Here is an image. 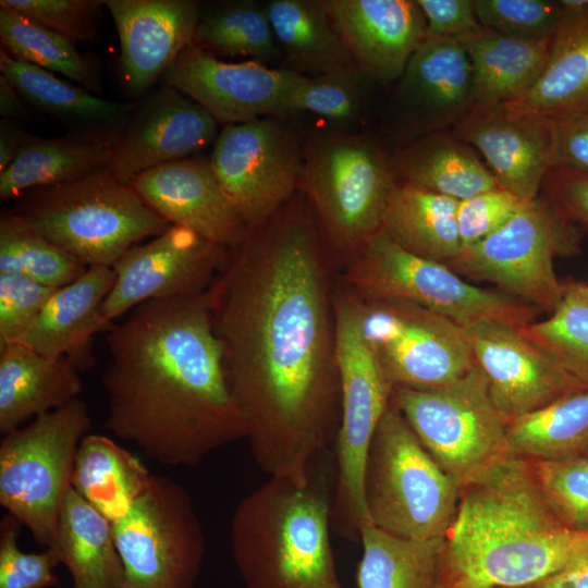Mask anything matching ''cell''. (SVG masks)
Wrapping results in <instances>:
<instances>
[{"instance_id": "cell-35", "label": "cell", "mask_w": 588, "mask_h": 588, "mask_svg": "<svg viewBox=\"0 0 588 588\" xmlns=\"http://www.w3.org/2000/svg\"><path fill=\"white\" fill-rule=\"evenodd\" d=\"M264 5L290 70L313 76L354 66L322 0H269Z\"/></svg>"}, {"instance_id": "cell-36", "label": "cell", "mask_w": 588, "mask_h": 588, "mask_svg": "<svg viewBox=\"0 0 588 588\" xmlns=\"http://www.w3.org/2000/svg\"><path fill=\"white\" fill-rule=\"evenodd\" d=\"M359 542L358 588H438L444 538L407 539L367 524L360 529Z\"/></svg>"}, {"instance_id": "cell-21", "label": "cell", "mask_w": 588, "mask_h": 588, "mask_svg": "<svg viewBox=\"0 0 588 588\" xmlns=\"http://www.w3.org/2000/svg\"><path fill=\"white\" fill-rule=\"evenodd\" d=\"M475 103L473 66L457 39L426 37L396 82L404 135L419 137L454 125Z\"/></svg>"}, {"instance_id": "cell-32", "label": "cell", "mask_w": 588, "mask_h": 588, "mask_svg": "<svg viewBox=\"0 0 588 588\" xmlns=\"http://www.w3.org/2000/svg\"><path fill=\"white\" fill-rule=\"evenodd\" d=\"M458 200L401 182L384 210L382 230L406 250L439 262L461 253L456 211Z\"/></svg>"}, {"instance_id": "cell-49", "label": "cell", "mask_w": 588, "mask_h": 588, "mask_svg": "<svg viewBox=\"0 0 588 588\" xmlns=\"http://www.w3.org/2000/svg\"><path fill=\"white\" fill-rule=\"evenodd\" d=\"M427 27L426 37L463 40L481 28L474 0H416Z\"/></svg>"}, {"instance_id": "cell-1", "label": "cell", "mask_w": 588, "mask_h": 588, "mask_svg": "<svg viewBox=\"0 0 588 588\" xmlns=\"http://www.w3.org/2000/svg\"><path fill=\"white\" fill-rule=\"evenodd\" d=\"M332 264L297 192L230 248L209 306L231 395L257 466L304 483L341 414Z\"/></svg>"}, {"instance_id": "cell-43", "label": "cell", "mask_w": 588, "mask_h": 588, "mask_svg": "<svg viewBox=\"0 0 588 588\" xmlns=\"http://www.w3.org/2000/svg\"><path fill=\"white\" fill-rule=\"evenodd\" d=\"M527 460L540 492L562 525L588 534V455Z\"/></svg>"}, {"instance_id": "cell-38", "label": "cell", "mask_w": 588, "mask_h": 588, "mask_svg": "<svg viewBox=\"0 0 588 588\" xmlns=\"http://www.w3.org/2000/svg\"><path fill=\"white\" fill-rule=\"evenodd\" d=\"M509 448L526 458L588 454V389L567 394L507 424Z\"/></svg>"}, {"instance_id": "cell-12", "label": "cell", "mask_w": 588, "mask_h": 588, "mask_svg": "<svg viewBox=\"0 0 588 588\" xmlns=\"http://www.w3.org/2000/svg\"><path fill=\"white\" fill-rule=\"evenodd\" d=\"M112 529L124 571L121 588H195L206 538L193 501L179 482L152 474Z\"/></svg>"}, {"instance_id": "cell-19", "label": "cell", "mask_w": 588, "mask_h": 588, "mask_svg": "<svg viewBox=\"0 0 588 588\" xmlns=\"http://www.w3.org/2000/svg\"><path fill=\"white\" fill-rule=\"evenodd\" d=\"M453 134L479 151L501 187L524 203L539 196L556 164V121L506 103L476 105Z\"/></svg>"}, {"instance_id": "cell-13", "label": "cell", "mask_w": 588, "mask_h": 588, "mask_svg": "<svg viewBox=\"0 0 588 588\" xmlns=\"http://www.w3.org/2000/svg\"><path fill=\"white\" fill-rule=\"evenodd\" d=\"M578 229L548 197L525 203L499 230L461 250L453 260L464 272L495 283L516 299L553 313L565 286L554 258L578 249Z\"/></svg>"}, {"instance_id": "cell-47", "label": "cell", "mask_w": 588, "mask_h": 588, "mask_svg": "<svg viewBox=\"0 0 588 588\" xmlns=\"http://www.w3.org/2000/svg\"><path fill=\"white\" fill-rule=\"evenodd\" d=\"M54 290L23 274L0 272V346L21 342Z\"/></svg>"}, {"instance_id": "cell-26", "label": "cell", "mask_w": 588, "mask_h": 588, "mask_svg": "<svg viewBox=\"0 0 588 588\" xmlns=\"http://www.w3.org/2000/svg\"><path fill=\"white\" fill-rule=\"evenodd\" d=\"M0 71L30 106L71 127L73 135L117 144L136 105L100 98L79 85L0 51Z\"/></svg>"}, {"instance_id": "cell-14", "label": "cell", "mask_w": 588, "mask_h": 588, "mask_svg": "<svg viewBox=\"0 0 588 588\" xmlns=\"http://www.w3.org/2000/svg\"><path fill=\"white\" fill-rule=\"evenodd\" d=\"M360 324L392 390L441 388L475 365L463 328L420 306L363 302Z\"/></svg>"}, {"instance_id": "cell-30", "label": "cell", "mask_w": 588, "mask_h": 588, "mask_svg": "<svg viewBox=\"0 0 588 588\" xmlns=\"http://www.w3.org/2000/svg\"><path fill=\"white\" fill-rule=\"evenodd\" d=\"M392 164L402 182L458 201L501 187L471 146L442 131L417 137Z\"/></svg>"}, {"instance_id": "cell-18", "label": "cell", "mask_w": 588, "mask_h": 588, "mask_svg": "<svg viewBox=\"0 0 588 588\" xmlns=\"http://www.w3.org/2000/svg\"><path fill=\"white\" fill-rule=\"evenodd\" d=\"M522 328L490 320L463 328L474 364L506 424L585 389L535 345Z\"/></svg>"}, {"instance_id": "cell-29", "label": "cell", "mask_w": 588, "mask_h": 588, "mask_svg": "<svg viewBox=\"0 0 588 588\" xmlns=\"http://www.w3.org/2000/svg\"><path fill=\"white\" fill-rule=\"evenodd\" d=\"M50 548L77 588H121L124 578L111 522L73 487L65 494Z\"/></svg>"}, {"instance_id": "cell-52", "label": "cell", "mask_w": 588, "mask_h": 588, "mask_svg": "<svg viewBox=\"0 0 588 588\" xmlns=\"http://www.w3.org/2000/svg\"><path fill=\"white\" fill-rule=\"evenodd\" d=\"M520 588H588V541L563 568Z\"/></svg>"}, {"instance_id": "cell-24", "label": "cell", "mask_w": 588, "mask_h": 588, "mask_svg": "<svg viewBox=\"0 0 588 588\" xmlns=\"http://www.w3.org/2000/svg\"><path fill=\"white\" fill-rule=\"evenodd\" d=\"M142 199L171 225L232 248L248 226L221 188L209 161L186 158L137 175L131 183Z\"/></svg>"}, {"instance_id": "cell-45", "label": "cell", "mask_w": 588, "mask_h": 588, "mask_svg": "<svg viewBox=\"0 0 588 588\" xmlns=\"http://www.w3.org/2000/svg\"><path fill=\"white\" fill-rule=\"evenodd\" d=\"M5 5L75 42L93 41L102 19L103 0H1Z\"/></svg>"}, {"instance_id": "cell-25", "label": "cell", "mask_w": 588, "mask_h": 588, "mask_svg": "<svg viewBox=\"0 0 588 588\" xmlns=\"http://www.w3.org/2000/svg\"><path fill=\"white\" fill-rule=\"evenodd\" d=\"M114 280L112 267L91 266L56 289L19 344L49 357H66L79 371L90 368L94 336L109 329L101 307Z\"/></svg>"}, {"instance_id": "cell-20", "label": "cell", "mask_w": 588, "mask_h": 588, "mask_svg": "<svg viewBox=\"0 0 588 588\" xmlns=\"http://www.w3.org/2000/svg\"><path fill=\"white\" fill-rule=\"evenodd\" d=\"M218 125L198 102L162 84L135 106L108 167L131 184L147 170L207 148L218 136Z\"/></svg>"}, {"instance_id": "cell-54", "label": "cell", "mask_w": 588, "mask_h": 588, "mask_svg": "<svg viewBox=\"0 0 588 588\" xmlns=\"http://www.w3.org/2000/svg\"><path fill=\"white\" fill-rule=\"evenodd\" d=\"M16 88L0 74V114L2 119L13 120L29 115V110L22 101Z\"/></svg>"}, {"instance_id": "cell-48", "label": "cell", "mask_w": 588, "mask_h": 588, "mask_svg": "<svg viewBox=\"0 0 588 588\" xmlns=\"http://www.w3.org/2000/svg\"><path fill=\"white\" fill-rule=\"evenodd\" d=\"M524 204L503 187L460 200L456 221L462 249L499 230Z\"/></svg>"}, {"instance_id": "cell-23", "label": "cell", "mask_w": 588, "mask_h": 588, "mask_svg": "<svg viewBox=\"0 0 588 588\" xmlns=\"http://www.w3.org/2000/svg\"><path fill=\"white\" fill-rule=\"evenodd\" d=\"M121 45L128 93L146 94L193 44L200 8L192 0H103Z\"/></svg>"}, {"instance_id": "cell-33", "label": "cell", "mask_w": 588, "mask_h": 588, "mask_svg": "<svg viewBox=\"0 0 588 588\" xmlns=\"http://www.w3.org/2000/svg\"><path fill=\"white\" fill-rule=\"evenodd\" d=\"M114 146L75 135L42 138L27 134L14 161L0 173V198H19L106 168Z\"/></svg>"}, {"instance_id": "cell-2", "label": "cell", "mask_w": 588, "mask_h": 588, "mask_svg": "<svg viewBox=\"0 0 588 588\" xmlns=\"http://www.w3.org/2000/svg\"><path fill=\"white\" fill-rule=\"evenodd\" d=\"M208 290L142 303L105 332V427L161 465L193 467L246 438Z\"/></svg>"}, {"instance_id": "cell-16", "label": "cell", "mask_w": 588, "mask_h": 588, "mask_svg": "<svg viewBox=\"0 0 588 588\" xmlns=\"http://www.w3.org/2000/svg\"><path fill=\"white\" fill-rule=\"evenodd\" d=\"M229 250L181 225L133 246L112 266L115 280L101 307L105 323L110 328L113 320L148 301L206 292Z\"/></svg>"}, {"instance_id": "cell-7", "label": "cell", "mask_w": 588, "mask_h": 588, "mask_svg": "<svg viewBox=\"0 0 588 588\" xmlns=\"http://www.w3.org/2000/svg\"><path fill=\"white\" fill-rule=\"evenodd\" d=\"M362 304V299L345 286L338 284L334 287L341 414L334 444L332 530L352 542H358L360 529L371 524L364 498L365 464L392 394V387L363 335Z\"/></svg>"}, {"instance_id": "cell-11", "label": "cell", "mask_w": 588, "mask_h": 588, "mask_svg": "<svg viewBox=\"0 0 588 588\" xmlns=\"http://www.w3.org/2000/svg\"><path fill=\"white\" fill-rule=\"evenodd\" d=\"M390 403L460 487L511 451L507 424L476 365L461 379L441 388L393 389Z\"/></svg>"}, {"instance_id": "cell-9", "label": "cell", "mask_w": 588, "mask_h": 588, "mask_svg": "<svg viewBox=\"0 0 588 588\" xmlns=\"http://www.w3.org/2000/svg\"><path fill=\"white\" fill-rule=\"evenodd\" d=\"M338 280L363 302L414 304L462 328L486 320L525 327L531 320L520 301L463 281L443 262L406 250L382 229L340 268Z\"/></svg>"}, {"instance_id": "cell-46", "label": "cell", "mask_w": 588, "mask_h": 588, "mask_svg": "<svg viewBox=\"0 0 588 588\" xmlns=\"http://www.w3.org/2000/svg\"><path fill=\"white\" fill-rule=\"evenodd\" d=\"M21 524L7 514L0 522V588H49L58 586L53 569L60 565L54 552L39 553L20 549Z\"/></svg>"}, {"instance_id": "cell-31", "label": "cell", "mask_w": 588, "mask_h": 588, "mask_svg": "<svg viewBox=\"0 0 588 588\" xmlns=\"http://www.w3.org/2000/svg\"><path fill=\"white\" fill-rule=\"evenodd\" d=\"M550 40L518 39L482 26L461 40L473 66L474 106L507 103L523 97L544 69Z\"/></svg>"}, {"instance_id": "cell-3", "label": "cell", "mask_w": 588, "mask_h": 588, "mask_svg": "<svg viewBox=\"0 0 588 588\" xmlns=\"http://www.w3.org/2000/svg\"><path fill=\"white\" fill-rule=\"evenodd\" d=\"M588 541L565 528L528 460L510 451L461 487L438 588H520L563 568Z\"/></svg>"}, {"instance_id": "cell-8", "label": "cell", "mask_w": 588, "mask_h": 588, "mask_svg": "<svg viewBox=\"0 0 588 588\" xmlns=\"http://www.w3.org/2000/svg\"><path fill=\"white\" fill-rule=\"evenodd\" d=\"M461 487L436 463L390 403L371 440L364 474L370 523L397 537L444 538Z\"/></svg>"}, {"instance_id": "cell-50", "label": "cell", "mask_w": 588, "mask_h": 588, "mask_svg": "<svg viewBox=\"0 0 588 588\" xmlns=\"http://www.w3.org/2000/svg\"><path fill=\"white\" fill-rule=\"evenodd\" d=\"M548 197L571 221L588 229V176L566 168L551 169L543 185Z\"/></svg>"}, {"instance_id": "cell-22", "label": "cell", "mask_w": 588, "mask_h": 588, "mask_svg": "<svg viewBox=\"0 0 588 588\" xmlns=\"http://www.w3.org/2000/svg\"><path fill=\"white\" fill-rule=\"evenodd\" d=\"M353 65L380 85L396 83L426 38L415 0H322Z\"/></svg>"}, {"instance_id": "cell-51", "label": "cell", "mask_w": 588, "mask_h": 588, "mask_svg": "<svg viewBox=\"0 0 588 588\" xmlns=\"http://www.w3.org/2000/svg\"><path fill=\"white\" fill-rule=\"evenodd\" d=\"M556 121V164L588 176V106Z\"/></svg>"}, {"instance_id": "cell-4", "label": "cell", "mask_w": 588, "mask_h": 588, "mask_svg": "<svg viewBox=\"0 0 588 588\" xmlns=\"http://www.w3.org/2000/svg\"><path fill=\"white\" fill-rule=\"evenodd\" d=\"M332 451L304 483L269 477L236 505L232 559L245 588H344L331 543Z\"/></svg>"}, {"instance_id": "cell-34", "label": "cell", "mask_w": 588, "mask_h": 588, "mask_svg": "<svg viewBox=\"0 0 588 588\" xmlns=\"http://www.w3.org/2000/svg\"><path fill=\"white\" fill-rule=\"evenodd\" d=\"M151 475L114 439L88 433L76 452L72 487L112 524L125 515Z\"/></svg>"}, {"instance_id": "cell-56", "label": "cell", "mask_w": 588, "mask_h": 588, "mask_svg": "<svg viewBox=\"0 0 588 588\" xmlns=\"http://www.w3.org/2000/svg\"><path fill=\"white\" fill-rule=\"evenodd\" d=\"M586 455H588V454H586Z\"/></svg>"}, {"instance_id": "cell-28", "label": "cell", "mask_w": 588, "mask_h": 588, "mask_svg": "<svg viewBox=\"0 0 588 588\" xmlns=\"http://www.w3.org/2000/svg\"><path fill=\"white\" fill-rule=\"evenodd\" d=\"M563 14L550 40L536 84L506 105L558 120L588 106V0H563Z\"/></svg>"}, {"instance_id": "cell-10", "label": "cell", "mask_w": 588, "mask_h": 588, "mask_svg": "<svg viewBox=\"0 0 588 588\" xmlns=\"http://www.w3.org/2000/svg\"><path fill=\"white\" fill-rule=\"evenodd\" d=\"M91 427L88 406L78 397L0 441V504L40 544L53 541L76 452Z\"/></svg>"}, {"instance_id": "cell-44", "label": "cell", "mask_w": 588, "mask_h": 588, "mask_svg": "<svg viewBox=\"0 0 588 588\" xmlns=\"http://www.w3.org/2000/svg\"><path fill=\"white\" fill-rule=\"evenodd\" d=\"M475 13L483 28L525 40H550L562 14L561 1L474 0Z\"/></svg>"}, {"instance_id": "cell-27", "label": "cell", "mask_w": 588, "mask_h": 588, "mask_svg": "<svg viewBox=\"0 0 588 588\" xmlns=\"http://www.w3.org/2000/svg\"><path fill=\"white\" fill-rule=\"evenodd\" d=\"M79 369L23 344L0 346V432L3 434L79 397Z\"/></svg>"}, {"instance_id": "cell-5", "label": "cell", "mask_w": 588, "mask_h": 588, "mask_svg": "<svg viewBox=\"0 0 588 588\" xmlns=\"http://www.w3.org/2000/svg\"><path fill=\"white\" fill-rule=\"evenodd\" d=\"M19 198L13 211L87 267H112L140 241L171 226L109 167Z\"/></svg>"}, {"instance_id": "cell-17", "label": "cell", "mask_w": 588, "mask_h": 588, "mask_svg": "<svg viewBox=\"0 0 588 588\" xmlns=\"http://www.w3.org/2000/svg\"><path fill=\"white\" fill-rule=\"evenodd\" d=\"M303 75L257 61L229 62L191 44L162 76V84L192 98L219 124L291 114Z\"/></svg>"}, {"instance_id": "cell-41", "label": "cell", "mask_w": 588, "mask_h": 588, "mask_svg": "<svg viewBox=\"0 0 588 588\" xmlns=\"http://www.w3.org/2000/svg\"><path fill=\"white\" fill-rule=\"evenodd\" d=\"M522 330L564 372L588 389V285L567 284L551 316Z\"/></svg>"}, {"instance_id": "cell-15", "label": "cell", "mask_w": 588, "mask_h": 588, "mask_svg": "<svg viewBox=\"0 0 588 588\" xmlns=\"http://www.w3.org/2000/svg\"><path fill=\"white\" fill-rule=\"evenodd\" d=\"M229 201L249 228L281 209L302 186L304 150L278 117L224 125L209 159Z\"/></svg>"}, {"instance_id": "cell-37", "label": "cell", "mask_w": 588, "mask_h": 588, "mask_svg": "<svg viewBox=\"0 0 588 588\" xmlns=\"http://www.w3.org/2000/svg\"><path fill=\"white\" fill-rule=\"evenodd\" d=\"M193 45L218 58L264 64L283 58L265 5L252 0L201 5Z\"/></svg>"}, {"instance_id": "cell-6", "label": "cell", "mask_w": 588, "mask_h": 588, "mask_svg": "<svg viewBox=\"0 0 588 588\" xmlns=\"http://www.w3.org/2000/svg\"><path fill=\"white\" fill-rule=\"evenodd\" d=\"M395 185L392 162L369 136L336 131L306 145L301 187L332 266L382 229Z\"/></svg>"}, {"instance_id": "cell-42", "label": "cell", "mask_w": 588, "mask_h": 588, "mask_svg": "<svg viewBox=\"0 0 588 588\" xmlns=\"http://www.w3.org/2000/svg\"><path fill=\"white\" fill-rule=\"evenodd\" d=\"M371 78L355 66L306 77L292 97L290 111L315 114L339 128L363 117Z\"/></svg>"}, {"instance_id": "cell-53", "label": "cell", "mask_w": 588, "mask_h": 588, "mask_svg": "<svg viewBox=\"0 0 588 588\" xmlns=\"http://www.w3.org/2000/svg\"><path fill=\"white\" fill-rule=\"evenodd\" d=\"M25 133L13 120L2 119L0 123V173L16 158L26 139Z\"/></svg>"}, {"instance_id": "cell-40", "label": "cell", "mask_w": 588, "mask_h": 588, "mask_svg": "<svg viewBox=\"0 0 588 588\" xmlns=\"http://www.w3.org/2000/svg\"><path fill=\"white\" fill-rule=\"evenodd\" d=\"M87 268L13 210L1 211L0 272L23 274L58 289L75 281Z\"/></svg>"}, {"instance_id": "cell-39", "label": "cell", "mask_w": 588, "mask_h": 588, "mask_svg": "<svg viewBox=\"0 0 588 588\" xmlns=\"http://www.w3.org/2000/svg\"><path fill=\"white\" fill-rule=\"evenodd\" d=\"M0 39L2 49L12 58L62 74L93 94L98 93L96 73L73 41L5 5H0Z\"/></svg>"}, {"instance_id": "cell-55", "label": "cell", "mask_w": 588, "mask_h": 588, "mask_svg": "<svg viewBox=\"0 0 588 588\" xmlns=\"http://www.w3.org/2000/svg\"><path fill=\"white\" fill-rule=\"evenodd\" d=\"M72 588H77V587H74V586H73Z\"/></svg>"}]
</instances>
